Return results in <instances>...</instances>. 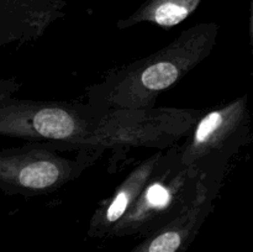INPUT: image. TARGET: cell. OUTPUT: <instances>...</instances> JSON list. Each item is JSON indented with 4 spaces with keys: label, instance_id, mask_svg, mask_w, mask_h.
I'll return each instance as SVG.
<instances>
[{
    "label": "cell",
    "instance_id": "4",
    "mask_svg": "<svg viewBox=\"0 0 253 252\" xmlns=\"http://www.w3.org/2000/svg\"><path fill=\"white\" fill-rule=\"evenodd\" d=\"M247 95L204 111L180 145V162L200 180L221 188L232 158L249 142Z\"/></svg>",
    "mask_w": 253,
    "mask_h": 252
},
{
    "label": "cell",
    "instance_id": "7",
    "mask_svg": "<svg viewBox=\"0 0 253 252\" xmlns=\"http://www.w3.org/2000/svg\"><path fill=\"white\" fill-rule=\"evenodd\" d=\"M220 189L199 179L194 199L173 219L142 237V241L128 252H187L214 209Z\"/></svg>",
    "mask_w": 253,
    "mask_h": 252
},
{
    "label": "cell",
    "instance_id": "11",
    "mask_svg": "<svg viewBox=\"0 0 253 252\" xmlns=\"http://www.w3.org/2000/svg\"><path fill=\"white\" fill-rule=\"evenodd\" d=\"M20 88H21V83L15 78L0 79V105L9 99L14 98Z\"/></svg>",
    "mask_w": 253,
    "mask_h": 252
},
{
    "label": "cell",
    "instance_id": "9",
    "mask_svg": "<svg viewBox=\"0 0 253 252\" xmlns=\"http://www.w3.org/2000/svg\"><path fill=\"white\" fill-rule=\"evenodd\" d=\"M64 6V0H0V48L42 37Z\"/></svg>",
    "mask_w": 253,
    "mask_h": 252
},
{
    "label": "cell",
    "instance_id": "10",
    "mask_svg": "<svg viewBox=\"0 0 253 252\" xmlns=\"http://www.w3.org/2000/svg\"><path fill=\"white\" fill-rule=\"evenodd\" d=\"M202 1L203 0H146L132 14L119 20L116 26L120 30H125L147 22L163 29H170L187 20Z\"/></svg>",
    "mask_w": 253,
    "mask_h": 252
},
{
    "label": "cell",
    "instance_id": "8",
    "mask_svg": "<svg viewBox=\"0 0 253 252\" xmlns=\"http://www.w3.org/2000/svg\"><path fill=\"white\" fill-rule=\"evenodd\" d=\"M167 150L152 153L138 162L131 172L115 188L110 197L105 198L91 215L88 227L90 239H108L115 225L128 211L135 200L142 192L148 180L155 175L167 157Z\"/></svg>",
    "mask_w": 253,
    "mask_h": 252
},
{
    "label": "cell",
    "instance_id": "1",
    "mask_svg": "<svg viewBox=\"0 0 253 252\" xmlns=\"http://www.w3.org/2000/svg\"><path fill=\"white\" fill-rule=\"evenodd\" d=\"M219 26L202 22L184 30L155 53L115 67L86 89V103L103 110L148 109L209 57Z\"/></svg>",
    "mask_w": 253,
    "mask_h": 252
},
{
    "label": "cell",
    "instance_id": "6",
    "mask_svg": "<svg viewBox=\"0 0 253 252\" xmlns=\"http://www.w3.org/2000/svg\"><path fill=\"white\" fill-rule=\"evenodd\" d=\"M179 152V143L168 148L163 165L115 225L110 237L147 236L194 199L199 189V178L182 165Z\"/></svg>",
    "mask_w": 253,
    "mask_h": 252
},
{
    "label": "cell",
    "instance_id": "2",
    "mask_svg": "<svg viewBox=\"0 0 253 252\" xmlns=\"http://www.w3.org/2000/svg\"><path fill=\"white\" fill-rule=\"evenodd\" d=\"M104 150L71 143L26 141L0 150V190L7 195L40 197L78 179Z\"/></svg>",
    "mask_w": 253,
    "mask_h": 252
},
{
    "label": "cell",
    "instance_id": "5",
    "mask_svg": "<svg viewBox=\"0 0 253 252\" xmlns=\"http://www.w3.org/2000/svg\"><path fill=\"white\" fill-rule=\"evenodd\" d=\"M105 111L79 101L11 98L0 105V136L91 146L99 120Z\"/></svg>",
    "mask_w": 253,
    "mask_h": 252
},
{
    "label": "cell",
    "instance_id": "3",
    "mask_svg": "<svg viewBox=\"0 0 253 252\" xmlns=\"http://www.w3.org/2000/svg\"><path fill=\"white\" fill-rule=\"evenodd\" d=\"M203 110L190 108L118 109L106 110L100 118L91 146L110 151V172L132 148L167 150L192 130Z\"/></svg>",
    "mask_w": 253,
    "mask_h": 252
}]
</instances>
